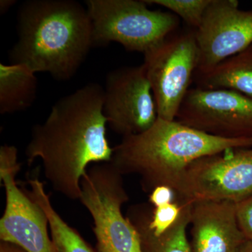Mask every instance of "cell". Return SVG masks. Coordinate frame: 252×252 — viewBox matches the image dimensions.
Here are the masks:
<instances>
[{"instance_id":"obj_1","label":"cell","mask_w":252,"mask_h":252,"mask_svg":"<svg viewBox=\"0 0 252 252\" xmlns=\"http://www.w3.org/2000/svg\"><path fill=\"white\" fill-rule=\"evenodd\" d=\"M103 104V88L89 83L59 99L45 122L32 130L28 163L41 160L52 189L70 200H79L89 165L112 160Z\"/></svg>"},{"instance_id":"obj_2","label":"cell","mask_w":252,"mask_h":252,"mask_svg":"<svg viewBox=\"0 0 252 252\" xmlns=\"http://www.w3.org/2000/svg\"><path fill=\"white\" fill-rule=\"evenodd\" d=\"M18 40L10 51L11 64L56 80L72 79L94 45L87 9L74 0H28L17 16Z\"/></svg>"},{"instance_id":"obj_3","label":"cell","mask_w":252,"mask_h":252,"mask_svg":"<svg viewBox=\"0 0 252 252\" xmlns=\"http://www.w3.org/2000/svg\"><path fill=\"white\" fill-rule=\"evenodd\" d=\"M251 147L252 139L220 138L176 120L158 118L145 132L123 137L113 148L111 162L123 175H138L145 191L151 193L156 187L167 186L176 193L186 170L195 160Z\"/></svg>"},{"instance_id":"obj_4","label":"cell","mask_w":252,"mask_h":252,"mask_svg":"<svg viewBox=\"0 0 252 252\" xmlns=\"http://www.w3.org/2000/svg\"><path fill=\"white\" fill-rule=\"evenodd\" d=\"M94 44L117 42L145 54L175 32L180 18L149 9L144 0H87Z\"/></svg>"},{"instance_id":"obj_5","label":"cell","mask_w":252,"mask_h":252,"mask_svg":"<svg viewBox=\"0 0 252 252\" xmlns=\"http://www.w3.org/2000/svg\"><path fill=\"white\" fill-rule=\"evenodd\" d=\"M79 200L94 221L97 252H142L140 235L123 205L128 200L123 175L112 162L93 165L81 179Z\"/></svg>"},{"instance_id":"obj_6","label":"cell","mask_w":252,"mask_h":252,"mask_svg":"<svg viewBox=\"0 0 252 252\" xmlns=\"http://www.w3.org/2000/svg\"><path fill=\"white\" fill-rule=\"evenodd\" d=\"M143 65L152 88L158 116L175 120L198 69L199 51L193 29L172 33L144 54Z\"/></svg>"},{"instance_id":"obj_7","label":"cell","mask_w":252,"mask_h":252,"mask_svg":"<svg viewBox=\"0 0 252 252\" xmlns=\"http://www.w3.org/2000/svg\"><path fill=\"white\" fill-rule=\"evenodd\" d=\"M252 195V149H230L190 164L176 191L177 199L197 203L238 204Z\"/></svg>"},{"instance_id":"obj_8","label":"cell","mask_w":252,"mask_h":252,"mask_svg":"<svg viewBox=\"0 0 252 252\" xmlns=\"http://www.w3.org/2000/svg\"><path fill=\"white\" fill-rule=\"evenodd\" d=\"M17 155L14 146L5 144L0 148V180L6 193L0 240L26 252H59L49 236L45 212L16 183V176L21 170Z\"/></svg>"},{"instance_id":"obj_9","label":"cell","mask_w":252,"mask_h":252,"mask_svg":"<svg viewBox=\"0 0 252 252\" xmlns=\"http://www.w3.org/2000/svg\"><path fill=\"white\" fill-rule=\"evenodd\" d=\"M175 120L220 138L252 139V98L234 91L190 88Z\"/></svg>"},{"instance_id":"obj_10","label":"cell","mask_w":252,"mask_h":252,"mask_svg":"<svg viewBox=\"0 0 252 252\" xmlns=\"http://www.w3.org/2000/svg\"><path fill=\"white\" fill-rule=\"evenodd\" d=\"M103 111L107 124L123 137L142 133L155 124L157 104L143 64L107 74Z\"/></svg>"},{"instance_id":"obj_11","label":"cell","mask_w":252,"mask_h":252,"mask_svg":"<svg viewBox=\"0 0 252 252\" xmlns=\"http://www.w3.org/2000/svg\"><path fill=\"white\" fill-rule=\"evenodd\" d=\"M199 51L196 74H202L252 44V11L236 0H212L195 31Z\"/></svg>"},{"instance_id":"obj_12","label":"cell","mask_w":252,"mask_h":252,"mask_svg":"<svg viewBox=\"0 0 252 252\" xmlns=\"http://www.w3.org/2000/svg\"><path fill=\"white\" fill-rule=\"evenodd\" d=\"M236 203H193L190 225L193 252H239L246 238L239 226Z\"/></svg>"},{"instance_id":"obj_13","label":"cell","mask_w":252,"mask_h":252,"mask_svg":"<svg viewBox=\"0 0 252 252\" xmlns=\"http://www.w3.org/2000/svg\"><path fill=\"white\" fill-rule=\"evenodd\" d=\"M177 200L182 204L180 216L175 224L160 236H155L149 229V207L144 205L131 207L127 217L140 235L142 252H193L187 237L193 203Z\"/></svg>"},{"instance_id":"obj_14","label":"cell","mask_w":252,"mask_h":252,"mask_svg":"<svg viewBox=\"0 0 252 252\" xmlns=\"http://www.w3.org/2000/svg\"><path fill=\"white\" fill-rule=\"evenodd\" d=\"M193 81L195 87L234 91L252 98V44L210 70L195 74Z\"/></svg>"},{"instance_id":"obj_15","label":"cell","mask_w":252,"mask_h":252,"mask_svg":"<svg viewBox=\"0 0 252 252\" xmlns=\"http://www.w3.org/2000/svg\"><path fill=\"white\" fill-rule=\"evenodd\" d=\"M35 73L24 64H0V114H14L30 108L36 98Z\"/></svg>"},{"instance_id":"obj_16","label":"cell","mask_w":252,"mask_h":252,"mask_svg":"<svg viewBox=\"0 0 252 252\" xmlns=\"http://www.w3.org/2000/svg\"><path fill=\"white\" fill-rule=\"evenodd\" d=\"M30 190L26 193L45 212L51 237L59 252H97L76 230L69 226L56 211L46 194L44 185L37 177L29 179Z\"/></svg>"},{"instance_id":"obj_17","label":"cell","mask_w":252,"mask_h":252,"mask_svg":"<svg viewBox=\"0 0 252 252\" xmlns=\"http://www.w3.org/2000/svg\"><path fill=\"white\" fill-rule=\"evenodd\" d=\"M147 4H156L172 11L195 31L202 22L212 0H144Z\"/></svg>"},{"instance_id":"obj_18","label":"cell","mask_w":252,"mask_h":252,"mask_svg":"<svg viewBox=\"0 0 252 252\" xmlns=\"http://www.w3.org/2000/svg\"><path fill=\"white\" fill-rule=\"evenodd\" d=\"M182 211L179 200L162 206L155 207L149 215V229L155 236H160L171 228L178 220Z\"/></svg>"},{"instance_id":"obj_19","label":"cell","mask_w":252,"mask_h":252,"mask_svg":"<svg viewBox=\"0 0 252 252\" xmlns=\"http://www.w3.org/2000/svg\"><path fill=\"white\" fill-rule=\"evenodd\" d=\"M239 226L247 240H252V195L237 204Z\"/></svg>"},{"instance_id":"obj_20","label":"cell","mask_w":252,"mask_h":252,"mask_svg":"<svg viewBox=\"0 0 252 252\" xmlns=\"http://www.w3.org/2000/svg\"><path fill=\"white\" fill-rule=\"evenodd\" d=\"M176 198L177 196L173 189L167 186H159L152 190L149 200L152 205L158 207L174 203Z\"/></svg>"},{"instance_id":"obj_21","label":"cell","mask_w":252,"mask_h":252,"mask_svg":"<svg viewBox=\"0 0 252 252\" xmlns=\"http://www.w3.org/2000/svg\"><path fill=\"white\" fill-rule=\"evenodd\" d=\"M0 252H26L22 248L9 243L1 241L0 243Z\"/></svg>"},{"instance_id":"obj_22","label":"cell","mask_w":252,"mask_h":252,"mask_svg":"<svg viewBox=\"0 0 252 252\" xmlns=\"http://www.w3.org/2000/svg\"><path fill=\"white\" fill-rule=\"evenodd\" d=\"M16 0H1L0 1V13L1 14H4L15 4H16Z\"/></svg>"},{"instance_id":"obj_23","label":"cell","mask_w":252,"mask_h":252,"mask_svg":"<svg viewBox=\"0 0 252 252\" xmlns=\"http://www.w3.org/2000/svg\"><path fill=\"white\" fill-rule=\"evenodd\" d=\"M239 252H252V240H246Z\"/></svg>"},{"instance_id":"obj_24","label":"cell","mask_w":252,"mask_h":252,"mask_svg":"<svg viewBox=\"0 0 252 252\" xmlns=\"http://www.w3.org/2000/svg\"></svg>"}]
</instances>
